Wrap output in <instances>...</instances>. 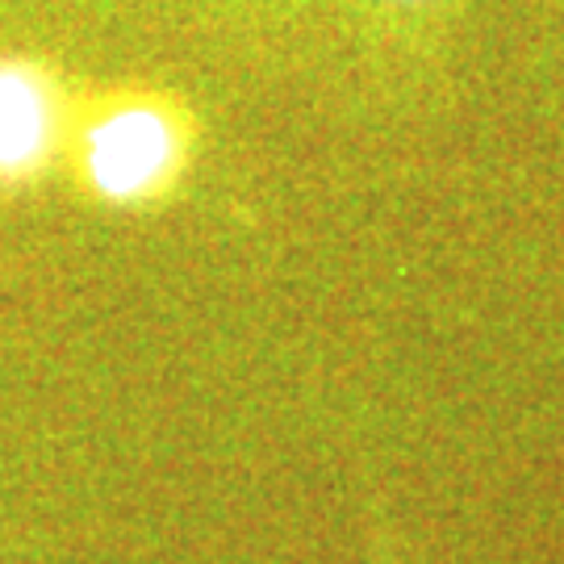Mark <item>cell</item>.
Returning a JSON list of instances; mask_svg holds the SVG:
<instances>
[{
	"mask_svg": "<svg viewBox=\"0 0 564 564\" xmlns=\"http://www.w3.org/2000/svg\"><path fill=\"white\" fill-rule=\"evenodd\" d=\"M59 147V93L30 59H0V184L34 181Z\"/></svg>",
	"mask_w": 564,
	"mask_h": 564,
	"instance_id": "cell-2",
	"label": "cell"
},
{
	"mask_svg": "<svg viewBox=\"0 0 564 564\" xmlns=\"http://www.w3.org/2000/svg\"><path fill=\"white\" fill-rule=\"evenodd\" d=\"M80 163L88 188L105 202H151L181 172L184 126L160 101H118L88 121Z\"/></svg>",
	"mask_w": 564,
	"mask_h": 564,
	"instance_id": "cell-1",
	"label": "cell"
},
{
	"mask_svg": "<svg viewBox=\"0 0 564 564\" xmlns=\"http://www.w3.org/2000/svg\"><path fill=\"white\" fill-rule=\"evenodd\" d=\"M389 4H431V0H389Z\"/></svg>",
	"mask_w": 564,
	"mask_h": 564,
	"instance_id": "cell-3",
	"label": "cell"
}]
</instances>
